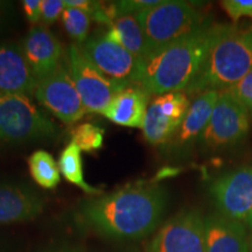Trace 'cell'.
Returning <instances> with one entry per match:
<instances>
[{"mask_svg": "<svg viewBox=\"0 0 252 252\" xmlns=\"http://www.w3.org/2000/svg\"><path fill=\"white\" fill-rule=\"evenodd\" d=\"M168 193L159 184L138 181L90 196L78 204L75 223L111 241H138L152 235L165 216Z\"/></svg>", "mask_w": 252, "mask_h": 252, "instance_id": "6da1fadb", "label": "cell"}, {"mask_svg": "<svg viewBox=\"0 0 252 252\" xmlns=\"http://www.w3.org/2000/svg\"><path fill=\"white\" fill-rule=\"evenodd\" d=\"M235 27L208 23L190 35L152 50L140 59L132 86L141 88L151 96L185 93L216 41Z\"/></svg>", "mask_w": 252, "mask_h": 252, "instance_id": "7a4b0ae2", "label": "cell"}, {"mask_svg": "<svg viewBox=\"0 0 252 252\" xmlns=\"http://www.w3.org/2000/svg\"><path fill=\"white\" fill-rule=\"evenodd\" d=\"M251 70L252 27H235L216 41L200 72L185 93L189 97L209 90H226Z\"/></svg>", "mask_w": 252, "mask_h": 252, "instance_id": "3957f363", "label": "cell"}, {"mask_svg": "<svg viewBox=\"0 0 252 252\" xmlns=\"http://www.w3.org/2000/svg\"><path fill=\"white\" fill-rule=\"evenodd\" d=\"M143 28L150 53L190 35L209 21L196 6L180 0H162L159 5L135 13Z\"/></svg>", "mask_w": 252, "mask_h": 252, "instance_id": "277c9868", "label": "cell"}, {"mask_svg": "<svg viewBox=\"0 0 252 252\" xmlns=\"http://www.w3.org/2000/svg\"><path fill=\"white\" fill-rule=\"evenodd\" d=\"M58 126L32 100L18 94H0V144L53 139Z\"/></svg>", "mask_w": 252, "mask_h": 252, "instance_id": "5b68a950", "label": "cell"}, {"mask_svg": "<svg viewBox=\"0 0 252 252\" xmlns=\"http://www.w3.org/2000/svg\"><path fill=\"white\" fill-rule=\"evenodd\" d=\"M250 119L247 106L237 102L226 90L220 91L212 117L198 143L209 151L235 146L248 135Z\"/></svg>", "mask_w": 252, "mask_h": 252, "instance_id": "8992f818", "label": "cell"}, {"mask_svg": "<svg viewBox=\"0 0 252 252\" xmlns=\"http://www.w3.org/2000/svg\"><path fill=\"white\" fill-rule=\"evenodd\" d=\"M67 55V68L87 112L103 115L113 97L128 86L105 76L74 43L68 47Z\"/></svg>", "mask_w": 252, "mask_h": 252, "instance_id": "52a82bcc", "label": "cell"}, {"mask_svg": "<svg viewBox=\"0 0 252 252\" xmlns=\"http://www.w3.org/2000/svg\"><path fill=\"white\" fill-rule=\"evenodd\" d=\"M146 252H206L202 213L191 208L171 217L158 229Z\"/></svg>", "mask_w": 252, "mask_h": 252, "instance_id": "ba28073f", "label": "cell"}, {"mask_svg": "<svg viewBox=\"0 0 252 252\" xmlns=\"http://www.w3.org/2000/svg\"><path fill=\"white\" fill-rule=\"evenodd\" d=\"M34 97L65 124H74L87 113L70 72L63 64L52 75L37 81Z\"/></svg>", "mask_w": 252, "mask_h": 252, "instance_id": "9c48e42d", "label": "cell"}, {"mask_svg": "<svg viewBox=\"0 0 252 252\" xmlns=\"http://www.w3.org/2000/svg\"><path fill=\"white\" fill-rule=\"evenodd\" d=\"M190 99L186 93H168L157 96L147 108L143 124L145 140L153 146L171 141L184 123Z\"/></svg>", "mask_w": 252, "mask_h": 252, "instance_id": "30bf717a", "label": "cell"}, {"mask_svg": "<svg viewBox=\"0 0 252 252\" xmlns=\"http://www.w3.org/2000/svg\"><path fill=\"white\" fill-rule=\"evenodd\" d=\"M208 190L217 213L245 222L252 213V167H242L214 179Z\"/></svg>", "mask_w": 252, "mask_h": 252, "instance_id": "8fae6325", "label": "cell"}, {"mask_svg": "<svg viewBox=\"0 0 252 252\" xmlns=\"http://www.w3.org/2000/svg\"><path fill=\"white\" fill-rule=\"evenodd\" d=\"M80 49L82 54L105 76L127 86L133 83L140 60L122 46L109 41L104 34L88 37L80 46Z\"/></svg>", "mask_w": 252, "mask_h": 252, "instance_id": "7c38bea8", "label": "cell"}, {"mask_svg": "<svg viewBox=\"0 0 252 252\" xmlns=\"http://www.w3.org/2000/svg\"><path fill=\"white\" fill-rule=\"evenodd\" d=\"M20 46L37 81L52 75L62 64L61 42L46 26L31 28Z\"/></svg>", "mask_w": 252, "mask_h": 252, "instance_id": "4fadbf2b", "label": "cell"}, {"mask_svg": "<svg viewBox=\"0 0 252 252\" xmlns=\"http://www.w3.org/2000/svg\"><path fill=\"white\" fill-rule=\"evenodd\" d=\"M45 209V200L28 186L0 182V225L30 222Z\"/></svg>", "mask_w": 252, "mask_h": 252, "instance_id": "5bb4252c", "label": "cell"}, {"mask_svg": "<svg viewBox=\"0 0 252 252\" xmlns=\"http://www.w3.org/2000/svg\"><path fill=\"white\" fill-rule=\"evenodd\" d=\"M36 77L17 43H0V94L34 96Z\"/></svg>", "mask_w": 252, "mask_h": 252, "instance_id": "9a60e30c", "label": "cell"}, {"mask_svg": "<svg viewBox=\"0 0 252 252\" xmlns=\"http://www.w3.org/2000/svg\"><path fill=\"white\" fill-rule=\"evenodd\" d=\"M206 252H250L247 225L220 214L204 217Z\"/></svg>", "mask_w": 252, "mask_h": 252, "instance_id": "2e32d148", "label": "cell"}, {"mask_svg": "<svg viewBox=\"0 0 252 252\" xmlns=\"http://www.w3.org/2000/svg\"><path fill=\"white\" fill-rule=\"evenodd\" d=\"M150 96L141 88L131 84L113 97L103 116L117 125L143 128Z\"/></svg>", "mask_w": 252, "mask_h": 252, "instance_id": "e0dca14e", "label": "cell"}, {"mask_svg": "<svg viewBox=\"0 0 252 252\" xmlns=\"http://www.w3.org/2000/svg\"><path fill=\"white\" fill-rule=\"evenodd\" d=\"M219 94L220 91L209 90L195 96L189 106L184 123L174 137L176 145L180 147H186L194 144L195 141H198V138L202 134L212 117Z\"/></svg>", "mask_w": 252, "mask_h": 252, "instance_id": "ac0fdd59", "label": "cell"}, {"mask_svg": "<svg viewBox=\"0 0 252 252\" xmlns=\"http://www.w3.org/2000/svg\"><path fill=\"white\" fill-rule=\"evenodd\" d=\"M104 36L116 45L122 46L139 60L150 53L146 36L135 14H125L116 18L109 30L104 33Z\"/></svg>", "mask_w": 252, "mask_h": 252, "instance_id": "d6986e66", "label": "cell"}, {"mask_svg": "<svg viewBox=\"0 0 252 252\" xmlns=\"http://www.w3.org/2000/svg\"><path fill=\"white\" fill-rule=\"evenodd\" d=\"M60 172L68 182L81 188L84 193L91 196H99L103 191L98 188L90 186L84 179L83 163H82L81 150L74 143H69L60 154L59 159Z\"/></svg>", "mask_w": 252, "mask_h": 252, "instance_id": "ffe728a7", "label": "cell"}, {"mask_svg": "<svg viewBox=\"0 0 252 252\" xmlns=\"http://www.w3.org/2000/svg\"><path fill=\"white\" fill-rule=\"evenodd\" d=\"M28 168L31 176L40 187L53 189L61 181L59 163L47 151L39 150L28 158Z\"/></svg>", "mask_w": 252, "mask_h": 252, "instance_id": "44dd1931", "label": "cell"}, {"mask_svg": "<svg viewBox=\"0 0 252 252\" xmlns=\"http://www.w3.org/2000/svg\"><path fill=\"white\" fill-rule=\"evenodd\" d=\"M71 143H74L81 151L94 152L102 149L105 130L93 123H84L77 125L70 132Z\"/></svg>", "mask_w": 252, "mask_h": 252, "instance_id": "7402d4cb", "label": "cell"}, {"mask_svg": "<svg viewBox=\"0 0 252 252\" xmlns=\"http://www.w3.org/2000/svg\"><path fill=\"white\" fill-rule=\"evenodd\" d=\"M62 23L68 35L80 43V46L88 39L91 17L81 9L65 7L62 14Z\"/></svg>", "mask_w": 252, "mask_h": 252, "instance_id": "603a6c76", "label": "cell"}, {"mask_svg": "<svg viewBox=\"0 0 252 252\" xmlns=\"http://www.w3.org/2000/svg\"><path fill=\"white\" fill-rule=\"evenodd\" d=\"M220 6L235 23L242 18L252 19V0H224Z\"/></svg>", "mask_w": 252, "mask_h": 252, "instance_id": "cb8c5ba5", "label": "cell"}, {"mask_svg": "<svg viewBox=\"0 0 252 252\" xmlns=\"http://www.w3.org/2000/svg\"><path fill=\"white\" fill-rule=\"evenodd\" d=\"M161 1L162 0H122V1H115L113 5L118 18L125 14H135L143 9L159 5Z\"/></svg>", "mask_w": 252, "mask_h": 252, "instance_id": "d4e9b609", "label": "cell"}, {"mask_svg": "<svg viewBox=\"0 0 252 252\" xmlns=\"http://www.w3.org/2000/svg\"><path fill=\"white\" fill-rule=\"evenodd\" d=\"M226 91L237 102L243 104L244 106H248V104L252 100V70L248 72L237 83L226 89Z\"/></svg>", "mask_w": 252, "mask_h": 252, "instance_id": "484cf974", "label": "cell"}, {"mask_svg": "<svg viewBox=\"0 0 252 252\" xmlns=\"http://www.w3.org/2000/svg\"><path fill=\"white\" fill-rule=\"evenodd\" d=\"M65 9L64 0H42L41 1V21L45 25L54 24Z\"/></svg>", "mask_w": 252, "mask_h": 252, "instance_id": "4316f807", "label": "cell"}, {"mask_svg": "<svg viewBox=\"0 0 252 252\" xmlns=\"http://www.w3.org/2000/svg\"><path fill=\"white\" fill-rule=\"evenodd\" d=\"M41 1L42 0H24L25 14L31 24H36L41 20Z\"/></svg>", "mask_w": 252, "mask_h": 252, "instance_id": "83f0119b", "label": "cell"}, {"mask_svg": "<svg viewBox=\"0 0 252 252\" xmlns=\"http://www.w3.org/2000/svg\"><path fill=\"white\" fill-rule=\"evenodd\" d=\"M65 7H72L87 12L88 14L93 15V13L98 7L99 1H91V0H64Z\"/></svg>", "mask_w": 252, "mask_h": 252, "instance_id": "f1b7e54d", "label": "cell"}, {"mask_svg": "<svg viewBox=\"0 0 252 252\" xmlns=\"http://www.w3.org/2000/svg\"><path fill=\"white\" fill-rule=\"evenodd\" d=\"M13 15V4L9 1H2V0H0V33L11 23Z\"/></svg>", "mask_w": 252, "mask_h": 252, "instance_id": "f546056e", "label": "cell"}, {"mask_svg": "<svg viewBox=\"0 0 252 252\" xmlns=\"http://www.w3.org/2000/svg\"><path fill=\"white\" fill-rule=\"evenodd\" d=\"M42 252H83L82 249L77 247H72V245L68 244H61V245H55V247L48 248L47 250Z\"/></svg>", "mask_w": 252, "mask_h": 252, "instance_id": "4dcf8cb0", "label": "cell"}, {"mask_svg": "<svg viewBox=\"0 0 252 252\" xmlns=\"http://www.w3.org/2000/svg\"><path fill=\"white\" fill-rule=\"evenodd\" d=\"M244 223L249 226V228H250V229L252 230V213L250 214V215L248 216V219L245 220V222H244Z\"/></svg>", "mask_w": 252, "mask_h": 252, "instance_id": "1f68e13d", "label": "cell"}, {"mask_svg": "<svg viewBox=\"0 0 252 252\" xmlns=\"http://www.w3.org/2000/svg\"><path fill=\"white\" fill-rule=\"evenodd\" d=\"M247 109H248V111H249V115H250V118H251V121H252V100H251L250 103L248 104Z\"/></svg>", "mask_w": 252, "mask_h": 252, "instance_id": "d6a6232c", "label": "cell"}, {"mask_svg": "<svg viewBox=\"0 0 252 252\" xmlns=\"http://www.w3.org/2000/svg\"><path fill=\"white\" fill-rule=\"evenodd\" d=\"M250 252H252V234L250 236Z\"/></svg>", "mask_w": 252, "mask_h": 252, "instance_id": "836d02e7", "label": "cell"}]
</instances>
